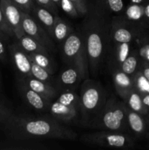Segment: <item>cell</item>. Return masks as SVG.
Masks as SVG:
<instances>
[{"label":"cell","instance_id":"8","mask_svg":"<svg viewBox=\"0 0 149 150\" xmlns=\"http://www.w3.org/2000/svg\"><path fill=\"white\" fill-rule=\"evenodd\" d=\"M145 35L143 27L128 20L123 14L114 16L110 21V41L131 43Z\"/></svg>","mask_w":149,"mask_h":150},{"label":"cell","instance_id":"41","mask_svg":"<svg viewBox=\"0 0 149 150\" xmlns=\"http://www.w3.org/2000/svg\"><path fill=\"white\" fill-rule=\"evenodd\" d=\"M0 86H1V74H0Z\"/></svg>","mask_w":149,"mask_h":150},{"label":"cell","instance_id":"3","mask_svg":"<svg viewBox=\"0 0 149 150\" xmlns=\"http://www.w3.org/2000/svg\"><path fill=\"white\" fill-rule=\"evenodd\" d=\"M108 97V93L99 82L89 78L83 81L80 94V125L82 127H89L92 120L103 108Z\"/></svg>","mask_w":149,"mask_h":150},{"label":"cell","instance_id":"1","mask_svg":"<svg viewBox=\"0 0 149 150\" xmlns=\"http://www.w3.org/2000/svg\"><path fill=\"white\" fill-rule=\"evenodd\" d=\"M1 125L5 134L12 140L74 141L77 137L75 131L66 127L51 115L32 117L13 114Z\"/></svg>","mask_w":149,"mask_h":150},{"label":"cell","instance_id":"29","mask_svg":"<svg viewBox=\"0 0 149 150\" xmlns=\"http://www.w3.org/2000/svg\"><path fill=\"white\" fill-rule=\"evenodd\" d=\"M23 12L31 14L35 5L34 0H11Z\"/></svg>","mask_w":149,"mask_h":150},{"label":"cell","instance_id":"40","mask_svg":"<svg viewBox=\"0 0 149 150\" xmlns=\"http://www.w3.org/2000/svg\"><path fill=\"white\" fill-rule=\"evenodd\" d=\"M147 121V125H148V127H149V117H148V120H146Z\"/></svg>","mask_w":149,"mask_h":150},{"label":"cell","instance_id":"37","mask_svg":"<svg viewBox=\"0 0 149 150\" xmlns=\"http://www.w3.org/2000/svg\"><path fill=\"white\" fill-rule=\"evenodd\" d=\"M142 100L144 105L149 109V94L142 95Z\"/></svg>","mask_w":149,"mask_h":150},{"label":"cell","instance_id":"12","mask_svg":"<svg viewBox=\"0 0 149 150\" xmlns=\"http://www.w3.org/2000/svg\"><path fill=\"white\" fill-rule=\"evenodd\" d=\"M0 6L7 23L14 33L15 38L18 39L24 35L22 27L23 11L11 0H0Z\"/></svg>","mask_w":149,"mask_h":150},{"label":"cell","instance_id":"32","mask_svg":"<svg viewBox=\"0 0 149 150\" xmlns=\"http://www.w3.org/2000/svg\"><path fill=\"white\" fill-rule=\"evenodd\" d=\"M35 3L42 7H45L47 10L52 12L54 15L58 16V7L53 2L52 0H34Z\"/></svg>","mask_w":149,"mask_h":150},{"label":"cell","instance_id":"7","mask_svg":"<svg viewBox=\"0 0 149 150\" xmlns=\"http://www.w3.org/2000/svg\"><path fill=\"white\" fill-rule=\"evenodd\" d=\"M80 141L88 146L99 147L130 149L134 146V139L129 133L111 130L85 133L80 136Z\"/></svg>","mask_w":149,"mask_h":150},{"label":"cell","instance_id":"23","mask_svg":"<svg viewBox=\"0 0 149 150\" xmlns=\"http://www.w3.org/2000/svg\"><path fill=\"white\" fill-rule=\"evenodd\" d=\"M93 4L101 11L108 16H110L112 13H123L124 10L123 0H95Z\"/></svg>","mask_w":149,"mask_h":150},{"label":"cell","instance_id":"28","mask_svg":"<svg viewBox=\"0 0 149 150\" xmlns=\"http://www.w3.org/2000/svg\"><path fill=\"white\" fill-rule=\"evenodd\" d=\"M59 8H61L67 16L72 18H77L80 17L75 5L70 0H61Z\"/></svg>","mask_w":149,"mask_h":150},{"label":"cell","instance_id":"13","mask_svg":"<svg viewBox=\"0 0 149 150\" xmlns=\"http://www.w3.org/2000/svg\"><path fill=\"white\" fill-rule=\"evenodd\" d=\"M83 81V78L77 69L72 66H67V68L59 73L56 79H54L53 86L60 94L67 91H74Z\"/></svg>","mask_w":149,"mask_h":150},{"label":"cell","instance_id":"30","mask_svg":"<svg viewBox=\"0 0 149 150\" xmlns=\"http://www.w3.org/2000/svg\"><path fill=\"white\" fill-rule=\"evenodd\" d=\"M0 32L6 35L7 38H12V37L15 38L13 30L10 27L5 18H4V13H3L2 10H1V6H0Z\"/></svg>","mask_w":149,"mask_h":150},{"label":"cell","instance_id":"35","mask_svg":"<svg viewBox=\"0 0 149 150\" xmlns=\"http://www.w3.org/2000/svg\"><path fill=\"white\" fill-rule=\"evenodd\" d=\"M140 70L143 73V74L145 76L146 79L149 81V62L141 61Z\"/></svg>","mask_w":149,"mask_h":150},{"label":"cell","instance_id":"34","mask_svg":"<svg viewBox=\"0 0 149 150\" xmlns=\"http://www.w3.org/2000/svg\"><path fill=\"white\" fill-rule=\"evenodd\" d=\"M13 114L12 110L9 108L0 99V124L4 123Z\"/></svg>","mask_w":149,"mask_h":150},{"label":"cell","instance_id":"19","mask_svg":"<svg viewBox=\"0 0 149 150\" xmlns=\"http://www.w3.org/2000/svg\"><path fill=\"white\" fill-rule=\"evenodd\" d=\"M122 100L128 108L146 117L149 109L144 105L142 100V95L135 88H133Z\"/></svg>","mask_w":149,"mask_h":150},{"label":"cell","instance_id":"5","mask_svg":"<svg viewBox=\"0 0 149 150\" xmlns=\"http://www.w3.org/2000/svg\"><path fill=\"white\" fill-rule=\"evenodd\" d=\"M64 63L78 70L83 80L89 78V64L84 40L80 32L73 31L61 43Z\"/></svg>","mask_w":149,"mask_h":150},{"label":"cell","instance_id":"15","mask_svg":"<svg viewBox=\"0 0 149 150\" xmlns=\"http://www.w3.org/2000/svg\"><path fill=\"white\" fill-rule=\"evenodd\" d=\"M18 80L24 83L31 89L43 95L44 97L52 101L59 95L58 91L52 84L38 80L32 76H29L23 79H18Z\"/></svg>","mask_w":149,"mask_h":150},{"label":"cell","instance_id":"11","mask_svg":"<svg viewBox=\"0 0 149 150\" xmlns=\"http://www.w3.org/2000/svg\"><path fill=\"white\" fill-rule=\"evenodd\" d=\"M8 52L10 56L15 70L18 75V79L32 76L31 75V65L32 62L27 53L22 49L17 41H14L7 46Z\"/></svg>","mask_w":149,"mask_h":150},{"label":"cell","instance_id":"21","mask_svg":"<svg viewBox=\"0 0 149 150\" xmlns=\"http://www.w3.org/2000/svg\"><path fill=\"white\" fill-rule=\"evenodd\" d=\"M123 15L128 20L131 21L134 23L143 27L145 18L144 16V10L142 4H134L130 3L127 8L123 11Z\"/></svg>","mask_w":149,"mask_h":150},{"label":"cell","instance_id":"26","mask_svg":"<svg viewBox=\"0 0 149 150\" xmlns=\"http://www.w3.org/2000/svg\"><path fill=\"white\" fill-rule=\"evenodd\" d=\"M31 75L32 77L35 78L38 80L49 83L53 86L54 79L53 77V75L51 74L45 68L37 65L34 62H32V65H31Z\"/></svg>","mask_w":149,"mask_h":150},{"label":"cell","instance_id":"22","mask_svg":"<svg viewBox=\"0 0 149 150\" xmlns=\"http://www.w3.org/2000/svg\"><path fill=\"white\" fill-rule=\"evenodd\" d=\"M18 45L24 50L27 54L29 53H42V54H50L49 51L41 45L39 42L31 38L29 35H24L20 38L15 39Z\"/></svg>","mask_w":149,"mask_h":150},{"label":"cell","instance_id":"4","mask_svg":"<svg viewBox=\"0 0 149 150\" xmlns=\"http://www.w3.org/2000/svg\"><path fill=\"white\" fill-rule=\"evenodd\" d=\"M89 127L127 133L126 105L114 97H108L103 108L92 120Z\"/></svg>","mask_w":149,"mask_h":150},{"label":"cell","instance_id":"18","mask_svg":"<svg viewBox=\"0 0 149 150\" xmlns=\"http://www.w3.org/2000/svg\"><path fill=\"white\" fill-rule=\"evenodd\" d=\"M31 15L40 23L41 26L52 38L53 29L56 16L45 7H41L37 4H35Z\"/></svg>","mask_w":149,"mask_h":150},{"label":"cell","instance_id":"42","mask_svg":"<svg viewBox=\"0 0 149 150\" xmlns=\"http://www.w3.org/2000/svg\"><path fill=\"white\" fill-rule=\"evenodd\" d=\"M147 117H149V111H148V114H147Z\"/></svg>","mask_w":149,"mask_h":150},{"label":"cell","instance_id":"2","mask_svg":"<svg viewBox=\"0 0 149 150\" xmlns=\"http://www.w3.org/2000/svg\"><path fill=\"white\" fill-rule=\"evenodd\" d=\"M110 16L91 4L79 32L83 36L89 58V73L96 77L104 65V59L110 42Z\"/></svg>","mask_w":149,"mask_h":150},{"label":"cell","instance_id":"20","mask_svg":"<svg viewBox=\"0 0 149 150\" xmlns=\"http://www.w3.org/2000/svg\"><path fill=\"white\" fill-rule=\"evenodd\" d=\"M73 31L74 29L68 22L58 16H56L53 29L52 39L54 42L62 43Z\"/></svg>","mask_w":149,"mask_h":150},{"label":"cell","instance_id":"14","mask_svg":"<svg viewBox=\"0 0 149 150\" xmlns=\"http://www.w3.org/2000/svg\"><path fill=\"white\" fill-rule=\"evenodd\" d=\"M18 88L23 100L31 108L38 111H48L52 100L31 89L18 80Z\"/></svg>","mask_w":149,"mask_h":150},{"label":"cell","instance_id":"6","mask_svg":"<svg viewBox=\"0 0 149 150\" xmlns=\"http://www.w3.org/2000/svg\"><path fill=\"white\" fill-rule=\"evenodd\" d=\"M48 112L53 118L64 124H80L81 117L80 95L74 91L61 92L51 102Z\"/></svg>","mask_w":149,"mask_h":150},{"label":"cell","instance_id":"27","mask_svg":"<svg viewBox=\"0 0 149 150\" xmlns=\"http://www.w3.org/2000/svg\"><path fill=\"white\" fill-rule=\"evenodd\" d=\"M132 79L134 88L141 94V95L149 94V81L143 74L140 69L132 76Z\"/></svg>","mask_w":149,"mask_h":150},{"label":"cell","instance_id":"25","mask_svg":"<svg viewBox=\"0 0 149 150\" xmlns=\"http://www.w3.org/2000/svg\"><path fill=\"white\" fill-rule=\"evenodd\" d=\"M141 64L139 54L136 49H131L129 55L121 65V69L123 72L132 77L139 70Z\"/></svg>","mask_w":149,"mask_h":150},{"label":"cell","instance_id":"33","mask_svg":"<svg viewBox=\"0 0 149 150\" xmlns=\"http://www.w3.org/2000/svg\"><path fill=\"white\" fill-rule=\"evenodd\" d=\"M7 38L6 35L0 32V60L3 62H5L7 60V49L6 46L5 41L7 40Z\"/></svg>","mask_w":149,"mask_h":150},{"label":"cell","instance_id":"31","mask_svg":"<svg viewBox=\"0 0 149 150\" xmlns=\"http://www.w3.org/2000/svg\"><path fill=\"white\" fill-rule=\"evenodd\" d=\"M74 3L77 8L80 17H84L89 10L90 4H89L87 0H70Z\"/></svg>","mask_w":149,"mask_h":150},{"label":"cell","instance_id":"36","mask_svg":"<svg viewBox=\"0 0 149 150\" xmlns=\"http://www.w3.org/2000/svg\"><path fill=\"white\" fill-rule=\"evenodd\" d=\"M143 10H144V16L146 21H149V0H147L143 3Z\"/></svg>","mask_w":149,"mask_h":150},{"label":"cell","instance_id":"9","mask_svg":"<svg viewBox=\"0 0 149 150\" xmlns=\"http://www.w3.org/2000/svg\"><path fill=\"white\" fill-rule=\"evenodd\" d=\"M22 27L25 35L36 40L49 52L56 51V44L49 34L31 14L23 12Z\"/></svg>","mask_w":149,"mask_h":150},{"label":"cell","instance_id":"10","mask_svg":"<svg viewBox=\"0 0 149 150\" xmlns=\"http://www.w3.org/2000/svg\"><path fill=\"white\" fill-rule=\"evenodd\" d=\"M131 51V43L110 41L104 59V65L108 73H110L112 70L120 69Z\"/></svg>","mask_w":149,"mask_h":150},{"label":"cell","instance_id":"39","mask_svg":"<svg viewBox=\"0 0 149 150\" xmlns=\"http://www.w3.org/2000/svg\"><path fill=\"white\" fill-rule=\"evenodd\" d=\"M53 2L54 3V4H56V5L57 6V7H58V9H59V6H60V1H61V0H52Z\"/></svg>","mask_w":149,"mask_h":150},{"label":"cell","instance_id":"24","mask_svg":"<svg viewBox=\"0 0 149 150\" xmlns=\"http://www.w3.org/2000/svg\"><path fill=\"white\" fill-rule=\"evenodd\" d=\"M32 62L43 67L51 74L53 75L56 70V64L50 57V54L42 53H29L28 54Z\"/></svg>","mask_w":149,"mask_h":150},{"label":"cell","instance_id":"38","mask_svg":"<svg viewBox=\"0 0 149 150\" xmlns=\"http://www.w3.org/2000/svg\"><path fill=\"white\" fill-rule=\"evenodd\" d=\"M130 1H131V3H134V4H143L147 0H130Z\"/></svg>","mask_w":149,"mask_h":150},{"label":"cell","instance_id":"17","mask_svg":"<svg viewBox=\"0 0 149 150\" xmlns=\"http://www.w3.org/2000/svg\"><path fill=\"white\" fill-rule=\"evenodd\" d=\"M126 115H127L128 131L129 130L131 131L134 136L137 137H140L145 134L148 125L147 121L145 119V116L130 109L127 105H126Z\"/></svg>","mask_w":149,"mask_h":150},{"label":"cell","instance_id":"16","mask_svg":"<svg viewBox=\"0 0 149 150\" xmlns=\"http://www.w3.org/2000/svg\"><path fill=\"white\" fill-rule=\"evenodd\" d=\"M110 74L112 76L116 93L123 99L134 87L132 77L123 72L121 69L112 70Z\"/></svg>","mask_w":149,"mask_h":150}]
</instances>
